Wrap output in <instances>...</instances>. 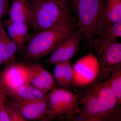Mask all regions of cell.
<instances>
[{
  "label": "cell",
  "mask_w": 121,
  "mask_h": 121,
  "mask_svg": "<svg viewBox=\"0 0 121 121\" xmlns=\"http://www.w3.org/2000/svg\"><path fill=\"white\" fill-rule=\"evenodd\" d=\"M47 95L43 91L27 83L11 91L8 97L10 96L16 101H35L43 99Z\"/></svg>",
  "instance_id": "cell-13"
},
{
  "label": "cell",
  "mask_w": 121,
  "mask_h": 121,
  "mask_svg": "<svg viewBox=\"0 0 121 121\" xmlns=\"http://www.w3.org/2000/svg\"><path fill=\"white\" fill-rule=\"evenodd\" d=\"M12 4L8 12L9 19L13 22H19L31 26L33 9L29 0H11Z\"/></svg>",
  "instance_id": "cell-12"
},
{
  "label": "cell",
  "mask_w": 121,
  "mask_h": 121,
  "mask_svg": "<svg viewBox=\"0 0 121 121\" xmlns=\"http://www.w3.org/2000/svg\"><path fill=\"white\" fill-rule=\"evenodd\" d=\"M9 23L17 34L22 37L26 38L28 31V25L23 23L13 22L9 18L7 19Z\"/></svg>",
  "instance_id": "cell-20"
},
{
  "label": "cell",
  "mask_w": 121,
  "mask_h": 121,
  "mask_svg": "<svg viewBox=\"0 0 121 121\" xmlns=\"http://www.w3.org/2000/svg\"><path fill=\"white\" fill-rule=\"evenodd\" d=\"M19 49L4 29L0 33V56L3 64L6 65L15 61L17 52Z\"/></svg>",
  "instance_id": "cell-14"
},
{
  "label": "cell",
  "mask_w": 121,
  "mask_h": 121,
  "mask_svg": "<svg viewBox=\"0 0 121 121\" xmlns=\"http://www.w3.org/2000/svg\"><path fill=\"white\" fill-rule=\"evenodd\" d=\"M97 79L91 83L82 98L78 99L82 106L72 121H121V105L104 82Z\"/></svg>",
  "instance_id": "cell-1"
},
{
  "label": "cell",
  "mask_w": 121,
  "mask_h": 121,
  "mask_svg": "<svg viewBox=\"0 0 121 121\" xmlns=\"http://www.w3.org/2000/svg\"><path fill=\"white\" fill-rule=\"evenodd\" d=\"M104 82L110 88L119 105L121 104V66L117 68Z\"/></svg>",
  "instance_id": "cell-16"
},
{
  "label": "cell",
  "mask_w": 121,
  "mask_h": 121,
  "mask_svg": "<svg viewBox=\"0 0 121 121\" xmlns=\"http://www.w3.org/2000/svg\"></svg>",
  "instance_id": "cell-28"
},
{
  "label": "cell",
  "mask_w": 121,
  "mask_h": 121,
  "mask_svg": "<svg viewBox=\"0 0 121 121\" xmlns=\"http://www.w3.org/2000/svg\"><path fill=\"white\" fill-rule=\"evenodd\" d=\"M105 25L121 21V0H108L104 11Z\"/></svg>",
  "instance_id": "cell-15"
},
{
  "label": "cell",
  "mask_w": 121,
  "mask_h": 121,
  "mask_svg": "<svg viewBox=\"0 0 121 121\" xmlns=\"http://www.w3.org/2000/svg\"><path fill=\"white\" fill-rule=\"evenodd\" d=\"M29 83L27 64L16 61L6 65L0 72V91L7 96L15 89Z\"/></svg>",
  "instance_id": "cell-7"
},
{
  "label": "cell",
  "mask_w": 121,
  "mask_h": 121,
  "mask_svg": "<svg viewBox=\"0 0 121 121\" xmlns=\"http://www.w3.org/2000/svg\"><path fill=\"white\" fill-rule=\"evenodd\" d=\"M2 64H3V61H2L1 57L0 56V67L2 65Z\"/></svg>",
  "instance_id": "cell-27"
},
{
  "label": "cell",
  "mask_w": 121,
  "mask_h": 121,
  "mask_svg": "<svg viewBox=\"0 0 121 121\" xmlns=\"http://www.w3.org/2000/svg\"><path fill=\"white\" fill-rule=\"evenodd\" d=\"M82 35L78 30L74 31L54 50L45 60L50 65L70 60L76 54L80 48Z\"/></svg>",
  "instance_id": "cell-9"
},
{
  "label": "cell",
  "mask_w": 121,
  "mask_h": 121,
  "mask_svg": "<svg viewBox=\"0 0 121 121\" xmlns=\"http://www.w3.org/2000/svg\"><path fill=\"white\" fill-rule=\"evenodd\" d=\"M121 37V21L114 23L107 24L98 34L95 39L98 40L115 41Z\"/></svg>",
  "instance_id": "cell-17"
},
{
  "label": "cell",
  "mask_w": 121,
  "mask_h": 121,
  "mask_svg": "<svg viewBox=\"0 0 121 121\" xmlns=\"http://www.w3.org/2000/svg\"><path fill=\"white\" fill-rule=\"evenodd\" d=\"M4 27L2 25V22H1V19H0V33L4 29Z\"/></svg>",
  "instance_id": "cell-26"
},
{
  "label": "cell",
  "mask_w": 121,
  "mask_h": 121,
  "mask_svg": "<svg viewBox=\"0 0 121 121\" xmlns=\"http://www.w3.org/2000/svg\"><path fill=\"white\" fill-rule=\"evenodd\" d=\"M75 86L82 87L90 84L97 78L99 67L97 57L90 52L73 66Z\"/></svg>",
  "instance_id": "cell-8"
},
{
  "label": "cell",
  "mask_w": 121,
  "mask_h": 121,
  "mask_svg": "<svg viewBox=\"0 0 121 121\" xmlns=\"http://www.w3.org/2000/svg\"><path fill=\"white\" fill-rule=\"evenodd\" d=\"M29 73V83L47 94L55 89L56 83L50 72L41 64H28Z\"/></svg>",
  "instance_id": "cell-11"
},
{
  "label": "cell",
  "mask_w": 121,
  "mask_h": 121,
  "mask_svg": "<svg viewBox=\"0 0 121 121\" xmlns=\"http://www.w3.org/2000/svg\"><path fill=\"white\" fill-rule=\"evenodd\" d=\"M62 62L63 68L65 84L64 89L69 90V89L73 86H75L74 83V71L73 66L70 60Z\"/></svg>",
  "instance_id": "cell-18"
},
{
  "label": "cell",
  "mask_w": 121,
  "mask_h": 121,
  "mask_svg": "<svg viewBox=\"0 0 121 121\" xmlns=\"http://www.w3.org/2000/svg\"></svg>",
  "instance_id": "cell-29"
},
{
  "label": "cell",
  "mask_w": 121,
  "mask_h": 121,
  "mask_svg": "<svg viewBox=\"0 0 121 121\" xmlns=\"http://www.w3.org/2000/svg\"><path fill=\"white\" fill-rule=\"evenodd\" d=\"M6 105L10 121H27L16 109L7 103V102Z\"/></svg>",
  "instance_id": "cell-22"
},
{
  "label": "cell",
  "mask_w": 121,
  "mask_h": 121,
  "mask_svg": "<svg viewBox=\"0 0 121 121\" xmlns=\"http://www.w3.org/2000/svg\"><path fill=\"white\" fill-rule=\"evenodd\" d=\"M0 121H10L6 103L2 104L0 108Z\"/></svg>",
  "instance_id": "cell-24"
},
{
  "label": "cell",
  "mask_w": 121,
  "mask_h": 121,
  "mask_svg": "<svg viewBox=\"0 0 121 121\" xmlns=\"http://www.w3.org/2000/svg\"><path fill=\"white\" fill-rule=\"evenodd\" d=\"M55 65L54 71V77L59 86L64 89L65 84L62 62L57 63Z\"/></svg>",
  "instance_id": "cell-21"
},
{
  "label": "cell",
  "mask_w": 121,
  "mask_h": 121,
  "mask_svg": "<svg viewBox=\"0 0 121 121\" xmlns=\"http://www.w3.org/2000/svg\"><path fill=\"white\" fill-rule=\"evenodd\" d=\"M4 23L7 29L9 36L17 45L18 48H22L24 47L26 43V38L22 37L17 34L9 23L7 20L4 21Z\"/></svg>",
  "instance_id": "cell-19"
},
{
  "label": "cell",
  "mask_w": 121,
  "mask_h": 121,
  "mask_svg": "<svg viewBox=\"0 0 121 121\" xmlns=\"http://www.w3.org/2000/svg\"><path fill=\"white\" fill-rule=\"evenodd\" d=\"M79 95L63 88L54 89L47 94L48 108L44 120L50 121L65 115L66 121H72L80 111Z\"/></svg>",
  "instance_id": "cell-5"
},
{
  "label": "cell",
  "mask_w": 121,
  "mask_h": 121,
  "mask_svg": "<svg viewBox=\"0 0 121 121\" xmlns=\"http://www.w3.org/2000/svg\"><path fill=\"white\" fill-rule=\"evenodd\" d=\"M7 103L18 111L27 121L44 120L48 108L47 94L45 98L39 100H14Z\"/></svg>",
  "instance_id": "cell-10"
},
{
  "label": "cell",
  "mask_w": 121,
  "mask_h": 121,
  "mask_svg": "<svg viewBox=\"0 0 121 121\" xmlns=\"http://www.w3.org/2000/svg\"><path fill=\"white\" fill-rule=\"evenodd\" d=\"M78 17V31L91 45L105 26V0H70Z\"/></svg>",
  "instance_id": "cell-3"
},
{
  "label": "cell",
  "mask_w": 121,
  "mask_h": 121,
  "mask_svg": "<svg viewBox=\"0 0 121 121\" xmlns=\"http://www.w3.org/2000/svg\"><path fill=\"white\" fill-rule=\"evenodd\" d=\"M30 1L33 9L31 26L35 32L74 24L68 0Z\"/></svg>",
  "instance_id": "cell-2"
},
{
  "label": "cell",
  "mask_w": 121,
  "mask_h": 121,
  "mask_svg": "<svg viewBox=\"0 0 121 121\" xmlns=\"http://www.w3.org/2000/svg\"><path fill=\"white\" fill-rule=\"evenodd\" d=\"M75 26L74 24L35 32L29 39L25 50L24 58L33 61L52 53L75 31Z\"/></svg>",
  "instance_id": "cell-4"
},
{
  "label": "cell",
  "mask_w": 121,
  "mask_h": 121,
  "mask_svg": "<svg viewBox=\"0 0 121 121\" xmlns=\"http://www.w3.org/2000/svg\"><path fill=\"white\" fill-rule=\"evenodd\" d=\"M97 55L99 67L97 79H107L114 70L121 66V44L116 40L95 39L90 45Z\"/></svg>",
  "instance_id": "cell-6"
},
{
  "label": "cell",
  "mask_w": 121,
  "mask_h": 121,
  "mask_svg": "<svg viewBox=\"0 0 121 121\" xmlns=\"http://www.w3.org/2000/svg\"><path fill=\"white\" fill-rule=\"evenodd\" d=\"M9 8V0H0V19L7 14Z\"/></svg>",
  "instance_id": "cell-23"
},
{
  "label": "cell",
  "mask_w": 121,
  "mask_h": 121,
  "mask_svg": "<svg viewBox=\"0 0 121 121\" xmlns=\"http://www.w3.org/2000/svg\"><path fill=\"white\" fill-rule=\"evenodd\" d=\"M7 97L5 94L0 91V108L2 104L7 103Z\"/></svg>",
  "instance_id": "cell-25"
}]
</instances>
